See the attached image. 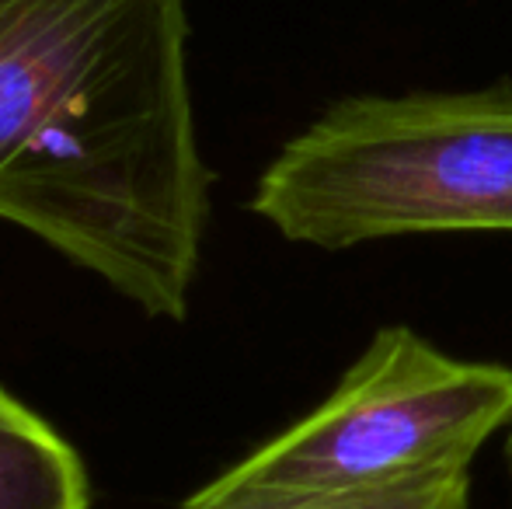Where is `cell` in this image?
<instances>
[{
  "label": "cell",
  "instance_id": "cell-1",
  "mask_svg": "<svg viewBox=\"0 0 512 509\" xmlns=\"http://www.w3.org/2000/svg\"><path fill=\"white\" fill-rule=\"evenodd\" d=\"M189 0H0V220L185 321L209 224Z\"/></svg>",
  "mask_w": 512,
  "mask_h": 509
},
{
  "label": "cell",
  "instance_id": "cell-2",
  "mask_svg": "<svg viewBox=\"0 0 512 509\" xmlns=\"http://www.w3.org/2000/svg\"><path fill=\"white\" fill-rule=\"evenodd\" d=\"M251 210L324 252L405 234H512V81L342 98L272 157Z\"/></svg>",
  "mask_w": 512,
  "mask_h": 509
},
{
  "label": "cell",
  "instance_id": "cell-3",
  "mask_svg": "<svg viewBox=\"0 0 512 509\" xmlns=\"http://www.w3.org/2000/svg\"><path fill=\"white\" fill-rule=\"evenodd\" d=\"M512 422V370L380 328L335 391L276 440L185 499V509H293L471 471Z\"/></svg>",
  "mask_w": 512,
  "mask_h": 509
},
{
  "label": "cell",
  "instance_id": "cell-4",
  "mask_svg": "<svg viewBox=\"0 0 512 509\" xmlns=\"http://www.w3.org/2000/svg\"><path fill=\"white\" fill-rule=\"evenodd\" d=\"M77 450L0 387V509H88Z\"/></svg>",
  "mask_w": 512,
  "mask_h": 509
},
{
  "label": "cell",
  "instance_id": "cell-5",
  "mask_svg": "<svg viewBox=\"0 0 512 509\" xmlns=\"http://www.w3.org/2000/svg\"><path fill=\"white\" fill-rule=\"evenodd\" d=\"M293 509H471V471L422 478V482L391 485L377 492H356V496L321 499Z\"/></svg>",
  "mask_w": 512,
  "mask_h": 509
},
{
  "label": "cell",
  "instance_id": "cell-6",
  "mask_svg": "<svg viewBox=\"0 0 512 509\" xmlns=\"http://www.w3.org/2000/svg\"><path fill=\"white\" fill-rule=\"evenodd\" d=\"M506 461H509V471H512V422H509V440H506Z\"/></svg>",
  "mask_w": 512,
  "mask_h": 509
}]
</instances>
